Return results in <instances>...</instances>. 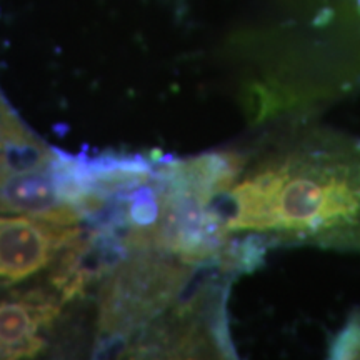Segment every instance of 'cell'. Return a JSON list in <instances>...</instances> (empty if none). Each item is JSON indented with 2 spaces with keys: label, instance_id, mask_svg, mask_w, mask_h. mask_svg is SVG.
<instances>
[{
  "label": "cell",
  "instance_id": "6da1fadb",
  "mask_svg": "<svg viewBox=\"0 0 360 360\" xmlns=\"http://www.w3.org/2000/svg\"><path fill=\"white\" fill-rule=\"evenodd\" d=\"M207 210L227 242L244 233L267 247L360 252V139L304 127L257 159L244 152L236 179Z\"/></svg>",
  "mask_w": 360,
  "mask_h": 360
},
{
  "label": "cell",
  "instance_id": "7a4b0ae2",
  "mask_svg": "<svg viewBox=\"0 0 360 360\" xmlns=\"http://www.w3.org/2000/svg\"><path fill=\"white\" fill-rule=\"evenodd\" d=\"M188 278L187 264L152 250L124 260L102 290L98 327L109 337L105 342H122L154 321L182 294Z\"/></svg>",
  "mask_w": 360,
  "mask_h": 360
},
{
  "label": "cell",
  "instance_id": "277c9868",
  "mask_svg": "<svg viewBox=\"0 0 360 360\" xmlns=\"http://www.w3.org/2000/svg\"><path fill=\"white\" fill-rule=\"evenodd\" d=\"M129 254L130 247L124 233L97 227L62 252L51 276L52 289L64 302H70L103 274L119 267Z\"/></svg>",
  "mask_w": 360,
  "mask_h": 360
},
{
  "label": "cell",
  "instance_id": "8992f818",
  "mask_svg": "<svg viewBox=\"0 0 360 360\" xmlns=\"http://www.w3.org/2000/svg\"><path fill=\"white\" fill-rule=\"evenodd\" d=\"M0 214L30 215L60 225H75L84 217L65 202L51 165L0 180Z\"/></svg>",
  "mask_w": 360,
  "mask_h": 360
},
{
  "label": "cell",
  "instance_id": "5b68a950",
  "mask_svg": "<svg viewBox=\"0 0 360 360\" xmlns=\"http://www.w3.org/2000/svg\"><path fill=\"white\" fill-rule=\"evenodd\" d=\"M64 300L56 290L30 289L0 299V349L4 359L32 357L44 349L39 330L60 314Z\"/></svg>",
  "mask_w": 360,
  "mask_h": 360
},
{
  "label": "cell",
  "instance_id": "3957f363",
  "mask_svg": "<svg viewBox=\"0 0 360 360\" xmlns=\"http://www.w3.org/2000/svg\"><path fill=\"white\" fill-rule=\"evenodd\" d=\"M82 236L84 229L75 225L0 214V285L39 274Z\"/></svg>",
  "mask_w": 360,
  "mask_h": 360
},
{
  "label": "cell",
  "instance_id": "52a82bcc",
  "mask_svg": "<svg viewBox=\"0 0 360 360\" xmlns=\"http://www.w3.org/2000/svg\"><path fill=\"white\" fill-rule=\"evenodd\" d=\"M27 137H30V134L22 127L17 117L0 98V152L7 150L13 143L24 141Z\"/></svg>",
  "mask_w": 360,
  "mask_h": 360
}]
</instances>
